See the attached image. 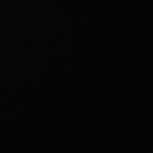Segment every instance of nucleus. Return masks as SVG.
Instances as JSON below:
<instances>
[]
</instances>
